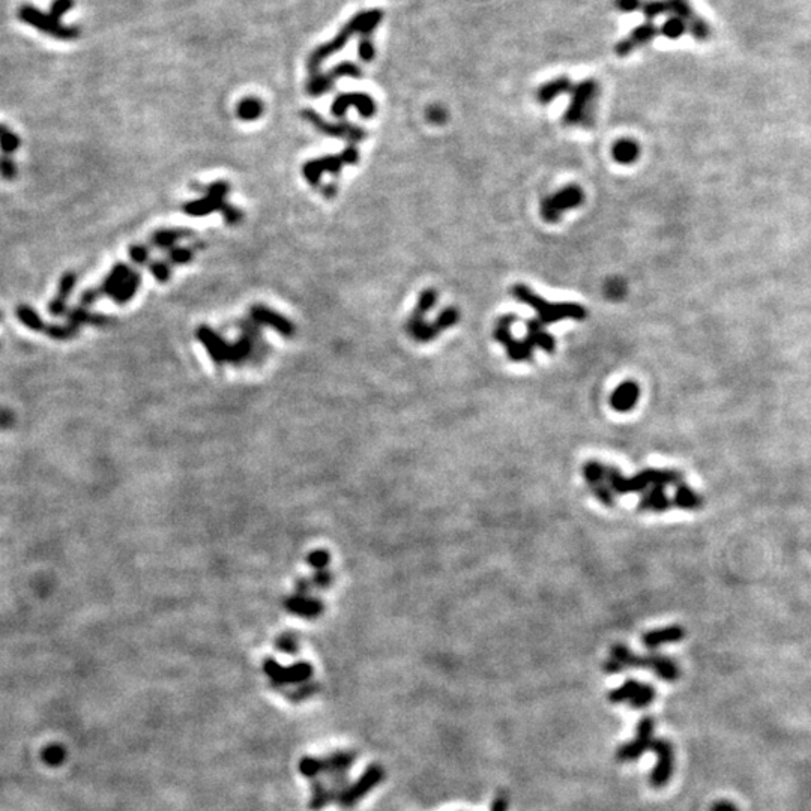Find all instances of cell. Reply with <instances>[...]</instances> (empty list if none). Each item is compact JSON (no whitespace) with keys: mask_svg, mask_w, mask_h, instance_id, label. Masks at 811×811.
I'll return each mask as SVG.
<instances>
[{"mask_svg":"<svg viewBox=\"0 0 811 811\" xmlns=\"http://www.w3.org/2000/svg\"><path fill=\"white\" fill-rule=\"evenodd\" d=\"M223 215H224V218H226V223H227V224H230V226H236V224H239V223L242 221V218H244V215H242L241 210H239V209H236V208H233L232 205H227V208L223 210Z\"/></svg>","mask_w":811,"mask_h":811,"instance_id":"bcb514c9","label":"cell"},{"mask_svg":"<svg viewBox=\"0 0 811 811\" xmlns=\"http://www.w3.org/2000/svg\"><path fill=\"white\" fill-rule=\"evenodd\" d=\"M191 236L192 232L183 230V228H164V230H158L152 235L151 244L160 250H172L174 248V244Z\"/></svg>","mask_w":811,"mask_h":811,"instance_id":"484cf974","label":"cell"},{"mask_svg":"<svg viewBox=\"0 0 811 811\" xmlns=\"http://www.w3.org/2000/svg\"><path fill=\"white\" fill-rule=\"evenodd\" d=\"M340 155L343 158V161L346 163V165H355L359 161V152H358V149L355 147V145L347 146Z\"/></svg>","mask_w":811,"mask_h":811,"instance_id":"681fc988","label":"cell"},{"mask_svg":"<svg viewBox=\"0 0 811 811\" xmlns=\"http://www.w3.org/2000/svg\"><path fill=\"white\" fill-rule=\"evenodd\" d=\"M427 119L433 123H442L446 119V111L440 105H431L427 110Z\"/></svg>","mask_w":811,"mask_h":811,"instance_id":"c3c4849f","label":"cell"},{"mask_svg":"<svg viewBox=\"0 0 811 811\" xmlns=\"http://www.w3.org/2000/svg\"><path fill=\"white\" fill-rule=\"evenodd\" d=\"M657 35H658V29L655 28L654 24H650V23L640 24V26H637L636 29L630 32L628 37H625L623 39H621L618 44H616L614 53L621 57L628 56L634 50H637L641 46H646V44L654 39Z\"/></svg>","mask_w":811,"mask_h":811,"instance_id":"e0dca14e","label":"cell"},{"mask_svg":"<svg viewBox=\"0 0 811 811\" xmlns=\"http://www.w3.org/2000/svg\"><path fill=\"white\" fill-rule=\"evenodd\" d=\"M640 397V388L636 382H623L613 391L610 406L616 412H630L636 408Z\"/></svg>","mask_w":811,"mask_h":811,"instance_id":"44dd1931","label":"cell"},{"mask_svg":"<svg viewBox=\"0 0 811 811\" xmlns=\"http://www.w3.org/2000/svg\"><path fill=\"white\" fill-rule=\"evenodd\" d=\"M607 698L614 704L628 703L634 709H643L648 708L649 704L655 700L657 693L654 690V686L641 684L634 680H628L621 686H618V689H613L608 693Z\"/></svg>","mask_w":811,"mask_h":811,"instance_id":"ba28073f","label":"cell"},{"mask_svg":"<svg viewBox=\"0 0 811 811\" xmlns=\"http://www.w3.org/2000/svg\"><path fill=\"white\" fill-rule=\"evenodd\" d=\"M73 6H74V0H55V2L51 3L50 15L55 17L56 20H59L60 17L66 14Z\"/></svg>","mask_w":811,"mask_h":811,"instance_id":"ee69618b","label":"cell"},{"mask_svg":"<svg viewBox=\"0 0 811 811\" xmlns=\"http://www.w3.org/2000/svg\"><path fill=\"white\" fill-rule=\"evenodd\" d=\"M359 56L363 60L370 62L373 60L374 57V47L370 39H363V42L359 44Z\"/></svg>","mask_w":811,"mask_h":811,"instance_id":"f907efd6","label":"cell"},{"mask_svg":"<svg viewBox=\"0 0 811 811\" xmlns=\"http://www.w3.org/2000/svg\"><path fill=\"white\" fill-rule=\"evenodd\" d=\"M436 302H437V292H436L435 289H426V290H422L419 298H418V302H417V307H415V310H413V313L421 314V316H427L428 311L433 310V307L436 305Z\"/></svg>","mask_w":811,"mask_h":811,"instance_id":"e575fe53","label":"cell"},{"mask_svg":"<svg viewBox=\"0 0 811 811\" xmlns=\"http://www.w3.org/2000/svg\"><path fill=\"white\" fill-rule=\"evenodd\" d=\"M302 114L308 122L313 123L317 129L323 132V134H326V136L343 138V140H346V142H349L350 145L359 143L367 138V132L361 127L352 125V123H347V122L328 123L323 118H320L319 114L311 111V110H307Z\"/></svg>","mask_w":811,"mask_h":811,"instance_id":"8fae6325","label":"cell"},{"mask_svg":"<svg viewBox=\"0 0 811 811\" xmlns=\"http://www.w3.org/2000/svg\"><path fill=\"white\" fill-rule=\"evenodd\" d=\"M0 173H2L3 178L12 179L14 174H15L14 163L10 160H5V158H0Z\"/></svg>","mask_w":811,"mask_h":811,"instance_id":"db71d44e","label":"cell"},{"mask_svg":"<svg viewBox=\"0 0 811 811\" xmlns=\"http://www.w3.org/2000/svg\"><path fill=\"white\" fill-rule=\"evenodd\" d=\"M509 805V799L507 796V793L500 792L496 795V798L493 799V804H491V811H507Z\"/></svg>","mask_w":811,"mask_h":811,"instance_id":"816d5d0a","label":"cell"},{"mask_svg":"<svg viewBox=\"0 0 811 811\" xmlns=\"http://www.w3.org/2000/svg\"><path fill=\"white\" fill-rule=\"evenodd\" d=\"M590 491H592V495L601 502L603 505L605 507H613L614 505V495H613V490L607 486V482H596V484H590L589 486Z\"/></svg>","mask_w":811,"mask_h":811,"instance_id":"74e56055","label":"cell"},{"mask_svg":"<svg viewBox=\"0 0 811 811\" xmlns=\"http://www.w3.org/2000/svg\"><path fill=\"white\" fill-rule=\"evenodd\" d=\"M149 271L152 272V275L158 281H160V283H167V281L170 280V275H172L170 266L165 262H154L151 264V266H149Z\"/></svg>","mask_w":811,"mask_h":811,"instance_id":"b9f144b4","label":"cell"},{"mask_svg":"<svg viewBox=\"0 0 811 811\" xmlns=\"http://www.w3.org/2000/svg\"><path fill=\"white\" fill-rule=\"evenodd\" d=\"M569 105L563 114V123L568 127L590 128L595 123V109L599 96V84L587 78L572 86Z\"/></svg>","mask_w":811,"mask_h":811,"instance_id":"3957f363","label":"cell"},{"mask_svg":"<svg viewBox=\"0 0 811 811\" xmlns=\"http://www.w3.org/2000/svg\"><path fill=\"white\" fill-rule=\"evenodd\" d=\"M140 281H142V277H140L137 271L127 266V264L119 263L111 269L100 287L84 292L82 302L84 305H89L101 296H110L118 304H127L136 296L140 287Z\"/></svg>","mask_w":811,"mask_h":811,"instance_id":"7a4b0ae2","label":"cell"},{"mask_svg":"<svg viewBox=\"0 0 811 811\" xmlns=\"http://www.w3.org/2000/svg\"><path fill=\"white\" fill-rule=\"evenodd\" d=\"M230 191V187H228L227 182L223 181H218L212 185H208L205 188L206 196L203 197L201 200H194L190 203H185L182 206V210L187 215L191 217H205L208 214H212L215 210H219V212L223 214V210L227 208L228 203L226 201V196Z\"/></svg>","mask_w":811,"mask_h":811,"instance_id":"52a82bcc","label":"cell"},{"mask_svg":"<svg viewBox=\"0 0 811 811\" xmlns=\"http://www.w3.org/2000/svg\"><path fill=\"white\" fill-rule=\"evenodd\" d=\"M583 201H585L583 190H581L576 183L567 185V187H563L562 190L556 191L554 194H550V196L543 199L540 212H541V217L545 223L554 224V223L559 221L563 212H567V210H569V209H576V208L581 206L583 205Z\"/></svg>","mask_w":811,"mask_h":811,"instance_id":"277c9868","label":"cell"},{"mask_svg":"<svg viewBox=\"0 0 811 811\" xmlns=\"http://www.w3.org/2000/svg\"><path fill=\"white\" fill-rule=\"evenodd\" d=\"M654 729H655V720L652 717H643L637 725L636 739L631 740V742L623 744L618 748V751H616V760L618 762L637 760L643 753L648 751V748H650L652 742H654V739H652V735H654Z\"/></svg>","mask_w":811,"mask_h":811,"instance_id":"30bf717a","label":"cell"},{"mask_svg":"<svg viewBox=\"0 0 811 811\" xmlns=\"http://www.w3.org/2000/svg\"><path fill=\"white\" fill-rule=\"evenodd\" d=\"M0 145H2V149L5 152H12L20 146V140L14 134H11L10 131H5L3 134L0 136Z\"/></svg>","mask_w":811,"mask_h":811,"instance_id":"f6af8a7d","label":"cell"},{"mask_svg":"<svg viewBox=\"0 0 811 811\" xmlns=\"http://www.w3.org/2000/svg\"><path fill=\"white\" fill-rule=\"evenodd\" d=\"M345 165L346 163L343 161L341 155H326L305 163L302 167V174L308 183L316 187V185H319L322 174L325 172H328L331 174H338Z\"/></svg>","mask_w":811,"mask_h":811,"instance_id":"7c38bea8","label":"cell"},{"mask_svg":"<svg viewBox=\"0 0 811 811\" xmlns=\"http://www.w3.org/2000/svg\"><path fill=\"white\" fill-rule=\"evenodd\" d=\"M69 322L75 326H80L83 323H91V325H96V326H105L110 323V319L105 316H100V314H92L89 311L83 310V308H77V310L71 311L69 314Z\"/></svg>","mask_w":811,"mask_h":811,"instance_id":"d6a6232c","label":"cell"},{"mask_svg":"<svg viewBox=\"0 0 811 811\" xmlns=\"http://www.w3.org/2000/svg\"><path fill=\"white\" fill-rule=\"evenodd\" d=\"M458 320H460V313H458L457 308L448 307V308H445L444 311H440V314L437 316V319L435 322V326L440 332H442L448 328H453V326H455L458 323Z\"/></svg>","mask_w":811,"mask_h":811,"instance_id":"d590c367","label":"cell"},{"mask_svg":"<svg viewBox=\"0 0 811 811\" xmlns=\"http://www.w3.org/2000/svg\"><path fill=\"white\" fill-rule=\"evenodd\" d=\"M605 482H607V486L613 490V493H618V495L640 493V491H646L649 489L648 482L645 481V478H643L640 473L632 478H627V477H623L621 471H618L613 466H607Z\"/></svg>","mask_w":811,"mask_h":811,"instance_id":"ac0fdd59","label":"cell"},{"mask_svg":"<svg viewBox=\"0 0 811 811\" xmlns=\"http://www.w3.org/2000/svg\"><path fill=\"white\" fill-rule=\"evenodd\" d=\"M516 314L502 316L496 323L495 338L498 343L507 349V355L514 363H526L534 358V346L525 340H516L511 334V326L517 322Z\"/></svg>","mask_w":811,"mask_h":811,"instance_id":"5b68a950","label":"cell"},{"mask_svg":"<svg viewBox=\"0 0 811 811\" xmlns=\"http://www.w3.org/2000/svg\"><path fill=\"white\" fill-rule=\"evenodd\" d=\"M614 6L621 12H634L640 10L641 0H614Z\"/></svg>","mask_w":811,"mask_h":811,"instance_id":"7dc6e473","label":"cell"},{"mask_svg":"<svg viewBox=\"0 0 811 811\" xmlns=\"http://www.w3.org/2000/svg\"><path fill=\"white\" fill-rule=\"evenodd\" d=\"M605 473H607V466H604L601 462L589 460L583 466V478L586 480L587 486H590V484H596V482H604Z\"/></svg>","mask_w":811,"mask_h":811,"instance_id":"836d02e7","label":"cell"},{"mask_svg":"<svg viewBox=\"0 0 811 811\" xmlns=\"http://www.w3.org/2000/svg\"><path fill=\"white\" fill-rule=\"evenodd\" d=\"M711 811H738V808L729 801H720L712 805Z\"/></svg>","mask_w":811,"mask_h":811,"instance_id":"11a10c76","label":"cell"},{"mask_svg":"<svg viewBox=\"0 0 811 811\" xmlns=\"http://www.w3.org/2000/svg\"><path fill=\"white\" fill-rule=\"evenodd\" d=\"M322 191H323L326 199H334L335 194H337V185H334V183L326 185V187Z\"/></svg>","mask_w":811,"mask_h":811,"instance_id":"9f6ffc18","label":"cell"},{"mask_svg":"<svg viewBox=\"0 0 811 811\" xmlns=\"http://www.w3.org/2000/svg\"><path fill=\"white\" fill-rule=\"evenodd\" d=\"M544 326L538 319H531L526 322V329H527V335H526V340L531 343V345L538 349H541L544 352H547V354H552L556 349V340L552 334H549L547 331L544 329Z\"/></svg>","mask_w":811,"mask_h":811,"instance_id":"603a6c76","label":"cell"},{"mask_svg":"<svg viewBox=\"0 0 811 811\" xmlns=\"http://www.w3.org/2000/svg\"><path fill=\"white\" fill-rule=\"evenodd\" d=\"M625 292H627V287H625V283L621 278H610L605 283V296L608 299L618 301V299L623 298Z\"/></svg>","mask_w":811,"mask_h":811,"instance_id":"f35d334b","label":"cell"},{"mask_svg":"<svg viewBox=\"0 0 811 811\" xmlns=\"http://www.w3.org/2000/svg\"><path fill=\"white\" fill-rule=\"evenodd\" d=\"M511 295L518 302L526 304L532 308L536 313V319L543 325H553L562 320H577L581 322L586 319L587 311L583 305L562 302L553 304L547 302L540 295H536L531 287L525 284H514L511 289Z\"/></svg>","mask_w":811,"mask_h":811,"instance_id":"6da1fadb","label":"cell"},{"mask_svg":"<svg viewBox=\"0 0 811 811\" xmlns=\"http://www.w3.org/2000/svg\"><path fill=\"white\" fill-rule=\"evenodd\" d=\"M129 255L134 263L146 264L149 262V257H151V251H149V248L145 245H132L129 248Z\"/></svg>","mask_w":811,"mask_h":811,"instance_id":"7bdbcfd3","label":"cell"},{"mask_svg":"<svg viewBox=\"0 0 811 811\" xmlns=\"http://www.w3.org/2000/svg\"><path fill=\"white\" fill-rule=\"evenodd\" d=\"M643 668L654 672L661 681L666 682H675L681 675L680 667L676 666L673 659L658 654H649L643 657Z\"/></svg>","mask_w":811,"mask_h":811,"instance_id":"ffe728a7","label":"cell"},{"mask_svg":"<svg viewBox=\"0 0 811 811\" xmlns=\"http://www.w3.org/2000/svg\"><path fill=\"white\" fill-rule=\"evenodd\" d=\"M670 507V500L666 495L664 487H650L645 491V495L640 498L639 509L641 511H655V513H663Z\"/></svg>","mask_w":811,"mask_h":811,"instance_id":"4316f807","label":"cell"},{"mask_svg":"<svg viewBox=\"0 0 811 811\" xmlns=\"http://www.w3.org/2000/svg\"><path fill=\"white\" fill-rule=\"evenodd\" d=\"M349 107H356L361 116L365 119L373 118L376 113V104L372 96L365 93H345L335 100L332 105V114L337 118L345 116Z\"/></svg>","mask_w":811,"mask_h":811,"instance_id":"5bb4252c","label":"cell"},{"mask_svg":"<svg viewBox=\"0 0 811 811\" xmlns=\"http://www.w3.org/2000/svg\"><path fill=\"white\" fill-rule=\"evenodd\" d=\"M196 335L201 341V345L208 350L209 356L212 358L217 364L230 363L232 345H228L227 341H224V338H221V335H218L214 329H210L209 326L205 325L197 328Z\"/></svg>","mask_w":811,"mask_h":811,"instance_id":"4fadbf2b","label":"cell"},{"mask_svg":"<svg viewBox=\"0 0 811 811\" xmlns=\"http://www.w3.org/2000/svg\"><path fill=\"white\" fill-rule=\"evenodd\" d=\"M685 637V631L681 627H667L659 630H652L643 634L641 641L648 649H657L667 643H676Z\"/></svg>","mask_w":811,"mask_h":811,"instance_id":"cb8c5ba5","label":"cell"},{"mask_svg":"<svg viewBox=\"0 0 811 811\" xmlns=\"http://www.w3.org/2000/svg\"><path fill=\"white\" fill-rule=\"evenodd\" d=\"M251 320H254L259 326L262 325H266L271 326V328H274L278 334L283 335V337H292L295 334V326L293 323L287 320L286 317H283L281 314L275 313L269 310L264 305H254L251 308Z\"/></svg>","mask_w":811,"mask_h":811,"instance_id":"d6986e66","label":"cell"},{"mask_svg":"<svg viewBox=\"0 0 811 811\" xmlns=\"http://www.w3.org/2000/svg\"><path fill=\"white\" fill-rule=\"evenodd\" d=\"M194 259V251L191 248H181V246H174L169 251V260L173 264H187Z\"/></svg>","mask_w":811,"mask_h":811,"instance_id":"ab89813d","label":"cell"},{"mask_svg":"<svg viewBox=\"0 0 811 811\" xmlns=\"http://www.w3.org/2000/svg\"><path fill=\"white\" fill-rule=\"evenodd\" d=\"M19 17L23 23L33 26L38 30L59 39H73L78 35L75 28H66V26L60 24V21L56 20L55 17L41 12L38 8L32 5H23L19 10Z\"/></svg>","mask_w":811,"mask_h":811,"instance_id":"8992f818","label":"cell"},{"mask_svg":"<svg viewBox=\"0 0 811 811\" xmlns=\"http://www.w3.org/2000/svg\"><path fill=\"white\" fill-rule=\"evenodd\" d=\"M605 673H619L627 668H643V655H637L625 645H614L610 658L603 664Z\"/></svg>","mask_w":811,"mask_h":811,"instance_id":"2e32d148","label":"cell"},{"mask_svg":"<svg viewBox=\"0 0 811 811\" xmlns=\"http://www.w3.org/2000/svg\"><path fill=\"white\" fill-rule=\"evenodd\" d=\"M263 104L257 98H245L237 105V118L242 120H255L262 116Z\"/></svg>","mask_w":811,"mask_h":811,"instance_id":"1f68e13d","label":"cell"},{"mask_svg":"<svg viewBox=\"0 0 811 811\" xmlns=\"http://www.w3.org/2000/svg\"><path fill=\"white\" fill-rule=\"evenodd\" d=\"M675 505L682 509H698L702 505V499L691 487L681 482L675 491Z\"/></svg>","mask_w":811,"mask_h":811,"instance_id":"4dcf8cb0","label":"cell"},{"mask_svg":"<svg viewBox=\"0 0 811 811\" xmlns=\"http://www.w3.org/2000/svg\"><path fill=\"white\" fill-rule=\"evenodd\" d=\"M650 750L657 754V765L650 772V786L654 789H661L668 784L670 778L673 775L675 768V754L673 747L664 738L654 739L650 745Z\"/></svg>","mask_w":811,"mask_h":811,"instance_id":"9c48e42d","label":"cell"},{"mask_svg":"<svg viewBox=\"0 0 811 811\" xmlns=\"http://www.w3.org/2000/svg\"><path fill=\"white\" fill-rule=\"evenodd\" d=\"M640 155L639 145L631 138H621L612 147V156L616 163L628 165L637 160Z\"/></svg>","mask_w":811,"mask_h":811,"instance_id":"83f0119b","label":"cell"},{"mask_svg":"<svg viewBox=\"0 0 811 811\" xmlns=\"http://www.w3.org/2000/svg\"><path fill=\"white\" fill-rule=\"evenodd\" d=\"M572 86L574 84H572V82L569 80L568 77H565V75L556 77V78H553L552 82L544 83L540 89L536 91V100L540 101V104L547 105L556 100L558 96H561L563 93H569Z\"/></svg>","mask_w":811,"mask_h":811,"instance_id":"d4e9b609","label":"cell"},{"mask_svg":"<svg viewBox=\"0 0 811 811\" xmlns=\"http://www.w3.org/2000/svg\"><path fill=\"white\" fill-rule=\"evenodd\" d=\"M42 759L48 765H60L65 759V751L60 745H50L42 753Z\"/></svg>","mask_w":811,"mask_h":811,"instance_id":"60d3db41","label":"cell"},{"mask_svg":"<svg viewBox=\"0 0 811 811\" xmlns=\"http://www.w3.org/2000/svg\"><path fill=\"white\" fill-rule=\"evenodd\" d=\"M406 332L409 334V337L412 340H415L418 343L433 341L440 334L435 323H428L426 320V316H421L417 313H412L408 322H406Z\"/></svg>","mask_w":811,"mask_h":811,"instance_id":"7402d4cb","label":"cell"},{"mask_svg":"<svg viewBox=\"0 0 811 811\" xmlns=\"http://www.w3.org/2000/svg\"><path fill=\"white\" fill-rule=\"evenodd\" d=\"M383 778H385V771H383L382 766H379V765L370 766V768L364 772V775L359 778V781L355 784V786L347 790V793L345 795V799H343V804H345L346 807L355 805L358 801H361V798L365 796L370 790H373L374 786H377L379 783H382Z\"/></svg>","mask_w":811,"mask_h":811,"instance_id":"9a60e30c","label":"cell"},{"mask_svg":"<svg viewBox=\"0 0 811 811\" xmlns=\"http://www.w3.org/2000/svg\"><path fill=\"white\" fill-rule=\"evenodd\" d=\"M640 475L645 481L648 482V486L650 487H666L670 486V484H681L682 482V475L676 471H659V469H648V471H643L640 472Z\"/></svg>","mask_w":811,"mask_h":811,"instance_id":"f1b7e54d","label":"cell"},{"mask_svg":"<svg viewBox=\"0 0 811 811\" xmlns=\"http://www.w3.org/2000/svg\"><path fill=\"white\" fill-rule=\"evenodd\" d=\"M17 316H19V319L26 326H29V328L33 329V331L44 332L42 329H46V325L42 323V320L39 319L38 314L35 313L33 310H30V308H28V307H24V305L20 307L19 310H17Z\"/></svg>","mask_w":811,"mask_h":811,"instance_id":"8d00e7d4","label":"cell"},{"mask_svg":"<svg viewBox=\"0 0 811 811\" xmlns=\"http://www.w3.org/2000/svg\"><path fill=\"white\" fill-rule=\"evenodd\" d=\"M75 280H77V275L74 274V272H68V274H65L64 278H62L60 286H59V295L55 301L50 304V313L51 314L64 313L65 302H66V299H68L69 293H71V290L75 284Z\"/></svg>","mask_w":811,"mask_h":811,"instance_id":"f546056e","label":"cell"},{"mask_svg":"<svg viewBox=\"0 0 811 811\" xmlns=\"http://www.w3.org/2000/svg\"><path fill=\"white\" fill-rule=\"evenodd\" d=\"M334 75H349V77H359L361 71L352 64H345V65H340L337 69L334 71Z\"/></svg>","mask_w":811,"mask_h":811,"instance_id":"f5cc1de1","label":"cell"}]
</instances>
